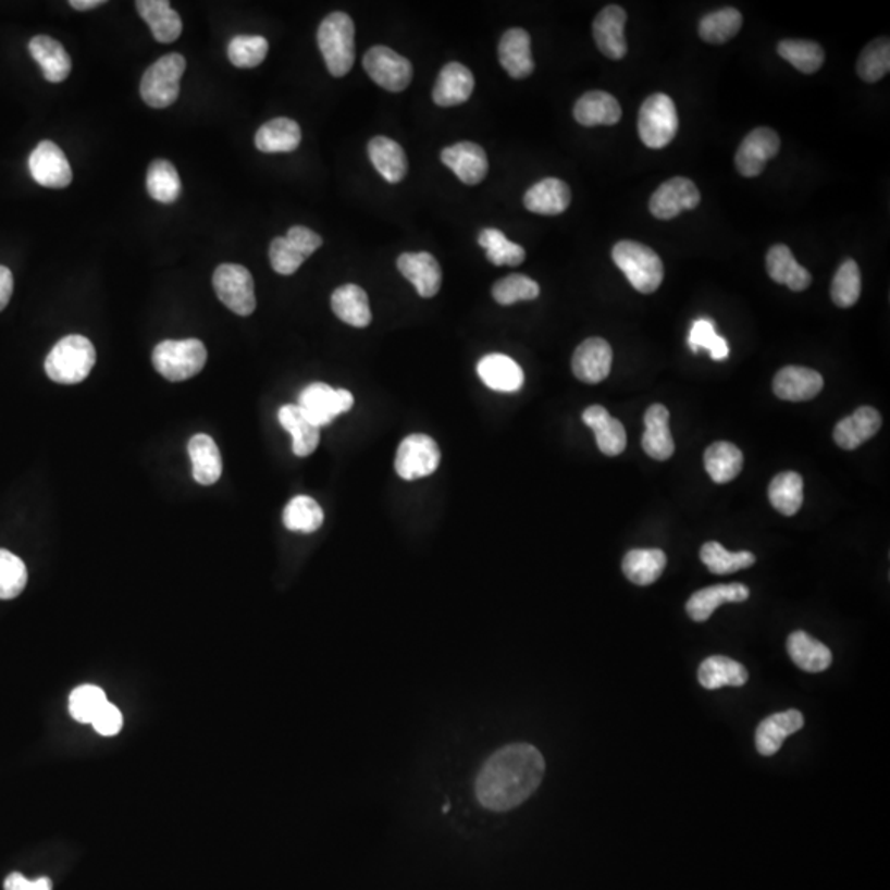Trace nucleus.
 Here are the masks:
<instances>
[{"label":"nucleus","instance_id":"obj_50","mask_svg":"<svg viewBox=\"0 0 890 890\" xmlns=\"http://www.w3.org/2000/svg\"><path fill=\"white\" fill-rule=\"evenodd\" d=\"M861 297V271L860 265L853 259H846L838 268L837 274L832 277L831 299L841 309H850Z\"/></svg>","mask_w":890,"mask_h":890},{"label":"nucleus","instance_id":"obj_4","mask_svg":"<svg viewBox=\"0 0 890 890\" xmlns=\"http://www.w3.org/2000/svg\"><path fill=\"white\" fill-rule=\"evenodd\" d=\"M611 259L639 293L653 294L662 286L665 268L662 258L648 246L629 239L619 242L611 249Z\"/></svg>","mask_w":890,"mask_h":890},{"label":"nucleus","instance_id":"obj_14","mask_svg":"<svg viewBox=\"0 0 890 890\" xmlns=\"http://www.w3.org/2000/svg\"><path fill=\"white\" fill-rule=\"evenodd\" d=\"M780 150V137L770 127H757L742 140L736 153V169L742 177L754 178L764 172L768 160Z\"/></svg>","mask_w":890,"mask_h":890},{"label":"nucleus","instance_id":"obj_44","mask_svg":"<svg viewBox=\"0 0 890 890\" xmlns=\"http://www.w3.org/2000/svg\"><path fill=\"white\" fill-rule=\"evenodd\" d=\"M701 561L713 574L725 576L742 569L752 568L755 565V556L749 551L731 553L725 546H720L716 541L703 544L700 551Z\"/></svg>","mask_w":890,"mask_h":890},{"label":"nucleus","instance_id":"obj_22","mask_svg":"<svg viewBox=\"0 0 890 890\" xmlns=\"http://www.w3.org/2000/svg\"><path fill=\"white\" fill-rule=\"evenodd\" d=\"M498 60L515 79L533 75L534 60L531 53V37L524 28H510L505 32L498 45Z\"/></svg>","mask_w":890,"mask_h":890},{"label":"nucleus","instance_id":"obj_13","mask_svg":"<svg viewBox=\"0 0 890 890\" xmlns=\"http://www.w3.org/2000/svg\"><path fill=\"white\" fill-rule=\"evenodd\" d=\"M701 203V194L690 178L673 177L656 188L650 198V213L658 220H673L683 211L694 210Z\"/></svg>","mask_w":890,"mask_h":890},{"label":"nucleus","instance_id":"obj_12","mask_svg":"<svg viewBox=\"0 0 890 890\" xmlns=\"http://www.w3.org/2000/svg\"><path fill=\"white\" fill-rule=\"evenodd\" d=\"M32 178L41 187L66 188L73 181L65 152L51 140H41L28 159Z\"/></svg>","mask_w":890,"mask_h":890},{"label":"nucleus","instance_id":"obj_34","mask_svg":"<svg viewBox=\"0 0 890 890\" xmlns=\"http://www.w3.org/2000/svg\"><path fill=\"white\" fill-rule=\"evenodd\" d=\"M697 680L704 690H720V688H741L747 683L749 671L742 663L728 656H709L704 659L697 670Z\"/></svg>","mask_w":890,"mask_h":890},{"label":"nucleus","instance_id":"obj_9","mask_svg":"<svg viewBox=\"0 0 890 890\" xmlns=\"http://www.w3.org/2000/svg\"><path fill=\"white\" fill-rule=\"evenodd\" d=\"M363 69L378 86L392 92L405 91L415 75L411 62L384 45H376L367 51Z\"/></svg>","mask_w":890,"mask_h":890},{"label":"nucleus","instance_id":"obj_30","mask_svg":"<svg viewBox=\"0 0 890 890\" xmlns=\"http://www.w3.org/2000/svg\"><path fill=\"white\" fill-rule=\"evenodd\" d=\"M574 120L581 126H616L622 120V108L610 92L589 91L574 106Z\"/></svg>","mask_w":890,"mask_h":890},{"label":"nucleus","instance_id":"obj_15","mask_svg":"<svg viewBox=\"0 0 890 890\" xmlns=\"http://www.w3.org/2000/svg\"><path fill=\"white\" fill-rule=\"evenodd\" d=\"M627 12L619 5H607L592 24V35L598 50L610 60H622L629 51L626 38Z\"/></svg>","mask_w":890,"mask_h":890},{"label":"nucleus","instance_id":"obj_56","mask_svg":"<svg viewBox=\"0 0 890 890\" xmlns=\"http://www.w3.org/2000/svg\"><path fill=\"white\" fill-rule=\"evenodd\" d=\"M272 269L281 275H293L306 262V256L286 236L272 239L269 248Z\"/></svg>","mask_w":890,"mask_h":890},{"label":"nucleus","instance_id":"obj_52","mask_svg":"<svg viewBox=\"0 0 890 890\" xmlns=\"http://www.w3.org/2000/svg\"><path fill=\"white\" fill-rule=\"evenodd\" d=\"M540 293L536 281L523 274L507 275L504 280L495 283L492 289L493 299L499 306H511V304L521 302V300H534L537 299Z\"/></svg>","mask_w":890,"mask_h":890},{"label":"nucleus","instance_id":"obj_11","mask_svg":"<svg viewBox=\"0 0 890 890\" xmlns=\"http://www.w3.org/2000/svg\"><path fill=\"white\" fill-rule=\"evenodd\" d=\"M441 463L437 442L425 434H411L399 444L395 469L401 479L412 480L432 475Z\"/></svg>","mask_w":890,"mask_h":890},{"label":"nucleus","instance_id":"obj_5","mask_svg":"<svg viewBox=\"0 0 890 890\" xmlns=\"http://www.w3.org/2000/svg\"><path fill=\"white\" fill-rule=\"evenodd\" d=\"M207 358V348L197 338L165 341L153 348L152 363L165 380L178 383L197 376L203 370Z\"/></svg>","mask_w":890,"mask_h":890},{"label":"nucleus","instance_id":"obj_47","mask_svg":"<svg viewBox=\"0 0 890 890\" xmlns=\"http://www.w3.org/2000/svg\"><path fill=\"white\" fill-rule=\"evenodd\" d=\"M479 245L485 249L486 259L495 265H514L515 268L527 259L524 248L510 242L499 230H483L479 235Z\"/></svg>","mask_w":890,"mask_h":890},{"label":"nucleus","instance_id":"obj_54","mask_svg":"<svg viewBox=\"0 0 890 890\" xmlns=\"http://www.w3.org/2000/svg\"><path fill=\"white\" fill-rule=\"evenodd\" d=\"M688 345L693 354H700L701 348H706L710 358L716 361H722L729 357L728 342L717 335L714 322L709 319H700L693 323Z\"/></svg>","mask_w":890,"mask_h":890},{"label":"nucleus","instance_id":"obj_23","mask_svg":"<svg viewBox=\"0 0 890 890\" xmlns=\"http://www.w3.org/2000/svg\"><path fill=\"white\" fill-rule=\"evenodd\" d=\"M645 432L642 447L646 456L655 460H668L675 454V441L670 431V411L663 405H652L645 412Z\"/></svg>","mask_w":890,"mask_h":890},{"label":"nucleus","instance_id":"obj_43","mask_svg":"<svg viewBox=\"0 0 890 890\" xmlns=\"http://www.w3.org/2000/svg\"><path fill=\"white\" fill-rule=\"evenodd\" d=\"M146 185L150 197L159 203L171 205L181 197V177L169 160H153L150 163Z\"/></svg>","mask_w":890,"mask_h":890},{"label":"nucleus","instance_id":"obj_26","mask_svg":"<svg viewBox=\"0 0 890 890\" xmlns=\"http://www.w3.org/2000/svg\"><path fill=\"white\" fill-rule=\"evenodd\" d=\"M582 421L594 431L598 449L604 456L617 457L626 450L627 431L619 419L611 418L602 406H589L582 415Z\"/></svg>","mask_w":890,"mask_h":890},{"label":"nucleus","instance_id":"obj_59","mask_svg":"<svg viewBox=\"0 0 890 890\" xmlns=\"http://www.w3.org/2000/svg\"><path fill=\"white\" fill-rule=\"evenodd\" d=\"M4 890H53V883L48 877H40L37 880H28L24 874L12 873L5 879Z\"/></svg>","mask_w":890,"mask_h":890},{"label":"nucleus","instance_id":"obj_28","mask_svg":"<svg viewBox=\"0 0 890 890\" xmlns=\"http://www.w3.org/2000/svg\"><path fill=\"white\" fill-rule=\"evenodd\" d=\"M765 265L771 281L783 284L793 293H802L812 286L813 277L808 269L796 262L795 256L786 245L771 246L765 258Z\"/></svg>","mask_w":890,"mask_h":890},{"label":"nucleus","instance_id":"obj_55","mask_svg":"<svg viewBox=\"0 0 890 890\" xmlns=\"http://www.w3.org/2000/svg\"><path fill=\"white\" fill-rule=\"evenodd\" d=\"M108 704L104 691L92 684L76 688L70 696V713L82 725H91L96 714Z\"/></svg>","mask_w":890,"mask_h":890},{"label":"nucleus","instance_id":"obj_7","mask_svg":"<svg viewBox=\"0 0 890 890\" xmlns=\"http://www.w3.org/2000/svg\"><path fill=\"white\" fill-rule=\"evenodd\" d=\"M677 106L670 96L656 92L643 101L639 114V134L650 149H663L678 133Z\"/></svg>","mask_w":890,"mask_h":890},{"label":"nucleus","instance_id":"obj_31","mask_svg":"<svg viewBox=\"0 0 890 890\" xmlns=\"http://www.w3.org/2000/svg\"><path fill=\"white\" fill-rule=\"evenodd\" d=\"M32 57L40 65L45 79L50 83H62L72 72V59L60 41L48 35H37L28 44Z\"/></svg>","mask_w":890,"mask_h":890},{"label":"nucleus","instance_id":"obj_8","mask_svg":"<svg viewBox=\"0 0 890 890\" xmlns=\"http://www.w3.org/2000/svg\"><path fill=\"white\" fill-rule=\"evenodd\" d=\"M213 287L218 299L236 316L248 317L255 312V280L245 265H218L213 274Z\"/></svg>","mask_w":890,"mask_h":890},{"label":"nucleus","instance_id":"obj_51","mask_svg":"<svg viewBox=\"0 0 890 890\" xmlns=\"http://www.w3.org/2000/svg\"><path fill=\"white\" fill-rule=\"evenodd\" d=\"M269 41L261 35H236L228 45V59L236 69H256L268 57Z\"/></svg>","mask_w":890,"mask_h":890},{"label":"nucleus","instance_id":"obj_29","mask_svg":"<svg viewBox=\"0 0 890 890\" xmlns=\"http://www.w3.org/2000/svg\"><path fill=\"white\" fill-rule=\"evenodd\" d=\"M523 203L531 213L556 217L571 205V188L559 178H544L524 194Z\"/></svg>","mask_w":890,"mask_h":890},{"label":"nucleus","instance_id":"obj_46","mask_svg":"<svg viewBox=\"0 0 890 890\" xmlns=\"http://www.w3.org/2000/svg\"><path fill=\"white\" fill-rule=\"evenodd\" d=\"M777 51L783 60L805 75L818 72L825 63V50L816 41L783 40L777 45Z\"/></svg>","mask_w":890,"mask_h":890},{"label":"nucleus","instance_id":"obj_45","mask_svg":"<svg viewBox=\"0 0 890 890\" xmlns=\"http://www.w3.org/2000/svg\"><path fill=\"white\" fill-rule=\"evenodd\" d=\"M742 27V14L734 8L710 12L700 21V37L707 44L720 45L734 38Z\"/></svg>","mask_w":890,"mask_h":890},{"label":"nucleus","instance_id":"obj_6","mask_svg":"<svg viewBox=\"0 0 890 890\" xmlns=\"http://www.w3.org/2000/svg\"><path fill=\"white\" fill-rule=\"evenodd\" d=\"M187 62L181 53H169L147 69L140 82V96L153 109L169 108L181 95V78Z\"/></svg>","mask_w":890,"mask_h":890},{"label":"nucleus","instance_id":"obj_27","mask_svg":"<svg viewBox=\"0 0 890 890\" xmlns=\"http://www.w3.org/2000/svg\"><path fill=\"white\" fill-rule=\"evenodd\" d=\"M751 595L747 585L744 584H719L701 589L691 595L687 602L688 616L694 622H706L710 619L717 607L729 602H745Z\"/></svg>","mask_w":890,"mask_h":890},{"label":"nucleus","instance_id":"obj_24","mask_svg":"<svg viewBox=\"0 0 890 890\" xmlns=\"http://www.w3.org/2000/svg\"><path fill=\"white\" fill-rule=\"evenodd\" d=\"M880 425H882V418H880L879 411L870 408V406H863V408H857L853 415L838 422L835 432H832V437H835V442L840 445L841 449L854 450L861 447L864 442L874 437L879 432Z\"/></svg>","mask_w":890,"mask_h":890},{"label":"nucleus","instance_id":"obj_1","mask_svg":"<svg viewBox=\"0 0 890 890\" xmlns=\"http://www.w3.org/2000/svg\"><path fill=\"white\" fill-rule=\"evenodd\" d=\"M546 762L534 745L527 742L493 752L475 777L473 792L482 808L507 813L523 805L543 782Z\"/></svg>","mask_w":890,"mask_h":890},{"label":"nucleus","instance_id":"obj_49","mask_svg":"<svg viewBox=\"0 0 890 890\" xmlns=\"http://www.w3.org/2000/svg\"><path fill=\"white\" fill-rule=\"evenodd\" d=\"M890 70V41L882 37L870 41L863 51L856 63V72L861 79L866 83H877L889 73Z\"/></svg>","mask_w":890,"mask_h":890},{"label":"nucleus","instance_id":"obj_21","mask_svg":"<svg viewBox=\"0 0 890 890\" xmlns=\"http://www.w3.org/2000/svg\"><path fill=\"white\" fill-rule=\"evenodd\" d=\"M475 89L472 72L462 63H447L438 73L432 99L441 108L463 104Z\"/></svg>","mask_w":890,"mask_h":890},{"label":"nucleus","instance_id":"obj_3","mask_svg":"<svg viewBox=\"0 0 890 890\" xmlns=\"http://www.w3.org/2000/svg\"><path fill=\"white\" fill-rule=\"evenodd\" d=\"M96 363V350L83 335H69L51 348L45 360V371L54 383H82Z\"/></svg>","mask_w":890,"mask_h":890},{"label":"nucleus","instance_id":"obj_38","mask_svg":"<svg viewBox=\"0 0 890 890\" xmlns=\"http://www.w3.org/2000/svg\"><path fill=\"white\" fill-rule=\"evenodd\" d=\"M188 454H190L191 466H194V479L200 485H213L220 480L223 462H221L220 449L210 435H194L188 442Z\"/></svg>","mask_w":890,"mask_h":890},{"label":"nucleus","instance_id":"obj_10","mask_svg":"<svg viewBox=\"0 0 890 890\" xmlns=\"http://www.w3.org/2000/svg\"><path fill=\"white\" fill-rule=\"evenodd\" d=\"M355 398L347 390H335L325 383H312L299 395V408L317 428L329 425L333 419L350 411Z\"/></svg>","mask_w":890,"mask_h":890},{"label":"nucleus","instance_id":"obj_58","mask_svg":"<svg viewBox=\"0 0 890 890\" xmlns=\"http://www.w3.org/2000/svg\"><path fill=\"white\" fill-rule=\"evenodd\" d=\"M286 238L289 239L293 245H296L297 248L304 252L306 258H310V256L323 245L322 236L317 235L316 232L306 228V226H293V228L287 232Z\"/></svg>","mask_w":890,"mask_h":890},{"label":"nucleus","instance_id":"obj_35","mask_svg":"<svg viewBox=\"0 0 890 890\" xmlns=\"http://www.w3.org/2000/svg\"><path fill=\"white\" fill-rule=\"evenodd\" d=\"M787 650L792 662L806 673H821L832 663L831 650L803 630L790 633Z\"/></svg>","mask_w":890,"mask_h":890},{"label":"nucleus","instance_id":"obj_25","mask_svg":"<svg viewBox=\"0 0 890 890\" xmlns=\"http://www.w3.org/2000/svg\"><path fill=\"white\" fill-rule=\"evenodd\" d=\"M477 373L493 392L517 393L524 383V373L520 364L507 355H486L477 364Z\"/></svg>","mask_w":890,"mask_h":890},{"label":"nucleus","instance_id":"obj_60","mask_svg":"<svg viewBox=\"0 0 890 890\" xmlns=\"http://www.w3.org/2000/svg\"><path fill=\"white\" fill-rule=\"evenodd\" d=\"M12 293H14V275L11 269L0 265V312L8 307Z\"/></svg>","mask_w":890,"mask_h":890},{"label":"nucleus","instance_id":"obj_36","mask_svg":"<svg viewBox=\"0 0 890 890\" xmlns=\"http://www.w3.org/2000/svg\"><path fill=\"white\" fill-rule=\"evenodd\" d=\"M302 131L296 121L289 118H275L259 127L255 144L261 152H294L300 146Z\"/></svg>","mask_w":890,"mask_h":890},{"label":"nucleus","instance_id":"obj_57","mask_svg":"<svg viewBox=\"0 0 890 890\" xmlns=\"http://www.w3.org/2000/svg\"><path fill=\"white\" fill-rule=\"evenodd\" d=\"M92 728L106 738H113L123 729V714L114 704L108 703L92 719Z\"/></svg>","mask_w":890,"mask_h":890},{"label":"nucleus","instance_id":"obj_20","mask_svg":"<svg viewBox=\"0 0 890 890\" xmlns=\"http://www.w3.org/2000/svg\"><path fill=\"white\" fill-rule=\"evenodd\" d=\"M398 269L424 299H431L441 291V264L431 252H405L398 258Z\"/></svg>","mask_w":890,"mask_h":890},{"label":"nucleus","instance_id":"obj_18","mask_svg":"<svg viewBox=\"0 0 890 890\" xmlns=\"http://www.w3.org/2000/svg\"><path fill=\"white\" fill-rule=\"evenodd\" d=\"M825 381L818 371L803 367H786L774 378V393L783 401L802 403L816 398Z\"/></svg>","mask_w":890,"mask_h":890},{"label":"nucleus","instance_id":"obj_16","mask_svg":"<svg viewBox=\"0 0 890 890\" xmlns=\"http://www.w3.org/2000/svg\"><path fill=\"white\" fill-rule=\"evenodd\" d=\"M441 159L444 165L449 166L457 178L466 185H479L489 174V159H486L485 150L479 144L469 143V140L445 147Z\"/></svg>","mask_w":890,"mask_h":890},{"label":"nucleus","instance_id":"obj_42","mask_svg":"<svg viewBox=\"0 0 890 890\" xmlns=\"http://www.w3.org/2000/svg\"><path fill=\"white\" fill-rule=\"evenodd\" d=\"M768 499L778 514L793 517L803 505V479L796 472L778 473L768 486Z\"/></svg>","mask_w":890,"mask_h":890},{"label":"nucleus","instance_id":"obj_40","mask_svg":"<svg viewBox=\"0 0 890 890\" xmlns=\"http://www.w3.org/2000/svg\"><path fill=\"white\" fill-rule=\"evenodd\" d=\"M704 466L716 483H729L741 473L744 456L731 442H714L704 453Z\"/></svg>","mask_w":890,"mask_h":890},{"label":"nucleus","instance_id":"obj_41","mask_svg":"<svg viewBox=\"0 0 890 890\" xmlns=\"http://www.w3.org/2000/svg\"><path fill=\"white\" fill-rule=\"evenodd\" d=\"M666 554L662 549H632L622 563L623 574L636 585H652L665 571Z\"/></svg>","mask_w":890,"mask_h":890},{"label":"nucleus","instance_id":"obj_33","mask_svg":"<svg viewBox=\"0 0 890 890\" xmlns=\"http://www.w3.org/2000/svg\"><path fill=\"white\" fill-rule=\"evenodd\" d=\"M137 12L159 44H174L182 35V18L166 0H139Z\"/></svg>","mask_w":890,"mask_h":890},{"label":"nucleus","instance_id":"obj_53","mask_svg":"<svg viewBox=\"0 0 890 890\" xmlns=\"http://www.w3.org/2000/svg\"><path fill=\"white\" fill-rule=\"evenodd\" d=\"M27 579L24 561L11 551L0 549V598L9 601L21 595Z\"/></svg>","mask_w":890,"mask_h":890},{"label":"nucleus","instance_id":"obj_32","mask_svg":"<svg viewBox=\"0 0 890 890\" xmlns=\"http://www.w3.org/2000/svg\"><path fill=\"white\" fill-rule=\"evenodd\" d=\"M368 156L381 177L390 184H399L408 174V157L405 149L390 137H373L368 144Z\"/></svg>","mask_w":890,"mask_h":890},{"label":"nucleus","instance_id":"obj_48","mask_svg":"<svg viewBox=\"0 0 890 890\" xmlns=\"http://www.w3.org/2000/svg\"><path fill=\"white\" fill-rule=\"evenodd\" d=\"M284 524L287 530L299 533H313L323 524V510L310 496H294L284 510Z\"/></svg>","mask_w":890,"mask_h":890},{"label":"nucleus","instance_id":"obj_17","mask_svg":"<svg viewBox=\"0 0 890 890\" xmlns=\"http://www.w3.org/2000/svg\"><path fill=\"white\" fill-rule=\"evenodd\" d=\"M611 360L614 351L608 342L598 337L588 338L576 348L572 371L582 383L597 384L610 374Z\"/></svg>","mask_w":890,"mask_h":890},{"label":"nucleus","instance_id":"obj_2","mask_svg":"<svg viewBox=\"0 0 890 890\" xmlns=\"http://www.w3.org/2000/svg\"><path fill=\"white\" fill-rule=\"evenodd\" d=\"M323 62L330 75L344 78L355 63V24L345 12L326 15L317 32Z\"/></svg>","mask_w":890,"mask_h":890},{"label":"nucleus","instance_id":"obj_39","mask_svg":"<svg viewBox=\"0 0 890 890\" xmlns=\"http://www.w3.org/2000/svg\"><path fill=\"white\" fill-rule=\"evenodd\" d=\"M332 310L342 322L364 329L371 323L368 294L357 284H345L332 294Z\"/></svg>","mask_w":890,"mask_h":890},{"label":"nucleus","instance_id":"obj_19","mask_svg":"<svg viewBox=\"0 0 890 890\" xmlns=\"http://www.w3.org/2000/svg\"><path fill=\"white\" fill-rule=\"evenodd\" d=\"M805 726V717L800 710L789 709L771 714L762 720L755 732V745L758 754L770 757L782 749L787 738L799 732Z\"/></svg>","mask_w":890,"mask_h":890},{"label":"nucleus","instance_id":"obj_61","mask_svg":"<svg viewBox=\"0 0 890 890\" xmlns=\"http://www.w3.org/2000/svg\"><path fill=\"white\" fill-rule=\"evenodd\" d=\"M104 4V0H72V5L75 11H91V9L99 8Z\"/></svg>","mask_w":890,"mask_h":890},{"label":"nucleus","instance_id":"obj_37","mask_svg":"<svg viewBox=\"0 0 890 890\" xmlns=\"http://www.w3.org/2000/svg\"><path fill=\"white\" fill-rule=\"evenodd\" d=\"M277 418L281 425L293 435V453L297 457H309L316 453L320 442V428L309 421L299 406H283Z\"/></svg>","mask_w":890,"mask_h":890}]
</instances>
